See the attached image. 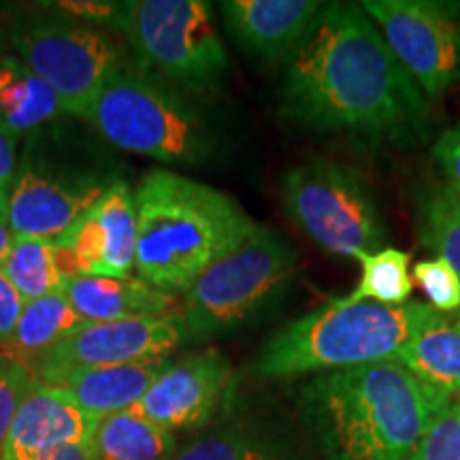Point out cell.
<instances>
[{"label": "cell", "instance_id": "cell-7", "mask_svg": "<svg viewBox=\"0 0 460 460\" xmlns=\"http://www.w3.org/2000/svg\"><path fill=\"white\" fill-rule=\"evenodd\" d=\"M296 269L298 254L290 241L279 230L258 226L181 295L180 315L190 339L241 329L284 295Z\"/></svg>", "mask_w": 460, "mask_h": 460}, {"label": "cell", "instance_id": "cell-25", "mask_svg": "<svg viewBox=\"0 0 460 460\" xmlns=\"http://www.w3.org/2000/svg\"><path fill=\"white\" fill-rule=\"evenodd\" d=\"M0 269L26 301L56 295L65 286L56 258V239L15 237Z\"/></svg>", "mask_w": 460, "mask_h": 460}, {"label": "cell", "instance_id": "cell-26", "mask_svg": "<svg viewBox=\"0 0 460 460\" xmlns=\"http://www.w3.org/2000/svg\"><path fill=\"white\" fill-rule=\"evenodd\" d=\"M172 460H286L261 437L243 429H222L190 441Z\"/></svg>", "mask_w": 460, "mask_h": 460}, {"label": "cell", "instance_id": "cell-28", "mask_svg": "<svg viewBox=\"0 0 460 460\" xmlns=\"http://www.w3.org/2000/svg\"><path fill=\"white\" fill-rule=\"evenodd\" d=\"M410 460H460V401L439 413Z\"/></svg>", "mask_w": 460, "mask_h": 460}, {"label": "cell", "instance_id": "cell-20", "mask_svg": "<svg viewBox=\"0 0 460 460\" xmlns=\"http://www.w3.org/2000/svg\"><path fill=\"white\" fill-rule=\"evenodd\" d=\"M424 386L450 401L460 394V318L450 315L420 332L394 356Z\"/></svg>", "mask_w": 460, "mask_h": 460}, {"label": "cell", "instance_id": "cell-36", "mask_svg": "<svg viewBox=\"0 0 460 460\" xmlns=\"http://www.w3.org/2000/svg\"><path fill=\"white\" fill-rule=\"evenodd\" d=\"M7 34H4V31H0V58H3L4 54H7Z\"/></svg>", "mask_w": 460, "mask_h": 460}, {"label": "cell", "instance_id": "cell-12", "mask_svg": "<svg viewBox=\"0 0 460 460\" xmlns=\"http://www.w3.org/2000/svg\"><path fill=\"white\" fill-rule=\"evenodd\" d=\"M186 339L190 335L180 312L154 318L85 322L34 362L32 373L45 386H60L84 371L163 358Z\"/></svg>", "mask_w": 460, "mask_h": 460}, {"label": "cell", "instance_id": "cell-10", "mask_svg": "<svg viewBox=\"0 0 460 460\" xmlns=\"http://www.w3.org/2000/svg\"><path fill=\"white\" fill-rule=\"evenodd\" d=\"M4 34L15 56L77 119L85 118L109 75L122 62L105 31L48 7L15 15Z\"/></svg>", "mask_w": 460, "mask_h": 460}, {"label": "cell", "instance_id": "cell-16", "mask_svg": "<svg viewBox=\"0 0 460 460\" xmlns=\"http://www.w3.org/2000/svg\"><path fill=\"white\" fill-rule=\"evenodd\" d=\"M96 424L99 418L34 377L17 407L0 460H39L62 446L90 441Z\"/></svg>", "mask_w": 460, "mask_h": 460}, {"label": "cell", "instance_id": "cell-35", "mask_svg": "<svg viewBox=\"0 0 460 460\" xmlns=\"http://www.w3.org/2000/svg\"><path fill=\"white\" fill-rule=\"evenodd\" d=\"M13 241H15V234L9 226L7 211L0 209V264H3L4 258L9 256V250H11V245H13Z\"/></svg>", "mask_w": 460, "mask_h": 460}, {"label": "cell", "instance_id": "cell-27", "mask_svg": "<svg viewBox=\"0 0 460 460\" xmlns=\"http://www.w3.org/2000/svg\"><path fill=\"white\" fill-rule=\"evenodd\" d=\"M413 281L422 288L429 305L439 314L456 315L460 309V275L444 258H427L413 264Z\"/></svg>", "mask_w": 460, "mask_h": 460}, {"label": "cell", "instance_id": "cell-23", "mask_svg": "<svg viewBox=\"0 0 460 460\" xmlns=\"http://www.w3.org/2000/svg\"><path fill=\"white\" fill-rule=\"evenodd\" d=\"M416 224L422 245L450 262L460 275V190L447 180L420 188Z\"/></svg>", "mask_w": 460, "mask_h": 460}, {"label": "cell", "instance_id": "cell-9", "mask_svg": "<svg viewBox=\"0 0 460 460\" xmlns=\"http://www.w3.org/2000/svg\"><path fill=\"white\" fill-rule=\"evenodd\" d=\"M281 203L320 250L358 261L386 247V226L365 180L349 166L315 158L281 177Z\"/></svg>", "mask_w": 460, "mask_h": 460}, {"label": "cell", "instance_id": "cell-4", "mask_svg": "<svg viewBox=\"0 0 460 460\" xmlns=\"http://www.w3.org/2000/svg\"><path fill=\"white\" fill-rule=\"evenodd\" d=\"M122 177L113 147L82 119L62 118L24 137L7 199L15 237L58 239Z\"/></svg>", "mask_w": 460, "mask_h": 460}, {"label": "cell", "instance_id": "cell-14", "mask_svg": "<svg viewBox=\"0 0 460 460\" xmlns=\"http://www.w3.org/2000/svg\"><path fill=\"white\" fill-rule=\"evenodd\" d=\"M233 386V367L217 352L190 354L169 362L130 413L171 433L209 424Z\"/></svg>", "mask_w": 460, "mask_h": 460}, {"label": "cell", "instance_id": "cell-8", "mask_svg": "<svg viewBox=\"0 0 460 460\" xmlns=\"http://www.w3.org/2000/svg\"><path fill=\"white\" fill-rule=\"evenodd\" d=\"M124 37L143 68L190 99H203L226 77L228 54L211 3L128 0Z\"/></svg>", "mask_w": 460, "mask_h": 460}, {"label": "cell", "instance_id": "cell-19", "mask_svg": "<svg viewBox=\"0 0 460 460\" xmlns=\"http://www.w3.org/2000/svg\"><path fill=\"white\" fill-rule=\"evenodd\" d=\"M71 118L62 101L15 54L0 58V124L28 137L56 119Z\"/></svg>", "mask_w": 460, "mask_h": 460}, {"label": "cell", "instance_id": "cell-21", "mask_svg": "<svg viewBox=\"0 0 460 460\" xmlns=\"http://www.w3.org/2000/svg\"><path fill=\"white\" fill-rule=\"evenodd\" d=\"M85 322L75 314L62 292L26 301L13 335L3 345L9 358L24 362L32 369L34 362L48 354L54 345L77 331Z\"/></svg>", "mask_w": 460, "mask_h": 460}, {"label": "cell", "instance_id": "cell-6", "mask_svg": "<svg viewBox=\"0 0 460 460\" xmlns=\"http://www.w3.org/2000/svg\"><path fill=\"white\" fill-rule=\"evenodd\" d=\"M82 122L113 149L175 166L207 164L220 146L194 99L139 62L113 68Z\"/></svg>", "mask_w": 460, "mask_h": 460}, {"label": "cell", "instance_id": "cell-13", "mask_svg": "<svg viewBox=\"0 0 460 460\" xmlns=\"http://www.w3.org/2000/svg\"><path fill=\"white\" fill-rule=\"evenodd\" d=\"M137 250L135 188L119 180L88 214L56 239L65 279L79 275L132 278Z\"/></svg>", "mask_w": 460, "mask_h": 460}, {"label": "cell", "instance_id": "cell-30", "mask_svg": "<svg viewBox=\"0 0 460 460\" xmlns=\"http://www.w3.org/2000/svg\"><path fill=\"white\" fill-rule=\"evenodd\" d=\"M41 4L88 26L101 28V31L111 28V31L124 34L126 22H128V0L126 3H115V0H60V3Z\"/></svg>", "mask_w": 460, "mask_h": 460}, {"label": "cell", "instance_id": "cell-15", "mask_svg": "<svg viewBox=\"0 0 460 460\" xmlns=\"http://www.w3.org/2000/svg\"><path fill=\"white\" fill-rule=\"evenodd\" d=\"M324 7L318 0H224L220 13L247 56L269 66H288L312 39Z\"/></svg>", "mask_w": 460, "mask_h": 460}, {"label": "cell", "instance_id": "cell-29", "mask_svg": "<svg viewBox=\"0 0 460 460\" xmlns=\"http://www.w3.org/2000/svg\"><path fill=\"white\" fill-rule=\"evenodd\" d=\"M32 382L34 373L31 367L9 356H0V454H3L17 407Z\"/></svg>", "mask_w": 460, "mask_h": 460}, {"label": "cell", "instance_id": "cell-31", "mask_svg": "<svg viewBox=\"0 0 460 460\" xmlns=\"http://www.w3.org/2000/svg\"><path fill=\"white\" fill-rule=\"evenodd\" d=\"M24 305L26 298L0 269V345L7 343L13 335L20 315L24 312Z\"/></svg>", "mask_w": 460, "mask_h": 460}, {"label": "cell", "instance_id": "cell-18", "mask_svg": "<svg viewBox=\"0 0 460 460\" xmlns=\"http://www.w3.org/2000/svg\"><path fill=\"white\" fill-rule=\"evenodd\" d=\"M169 356H163V358L101 367V369L77 373L60 386L51 388H56L79 410L101 420L135 407L152 388L160 373L169 367Z\"/></svg>", "mask_w": 460, "mask_h": 460}, {"label": "cell", "instance_id": "cell-34", "mask_svg": "<svg viewBox=\"0 0 460 460\" xmlns=\"http://www.w3.org/2000/svg\"><path fill=\"white\" fill-rule=\"evenodd\" d=\"M39 460H96L94 447L90 441H79V444H68L58 447V450L45 454Z\"/></svg>", "mask_w": 460, "mask_h": 460}, {"label": "cell", "instance_id": "cell-22", "mask_svg": "<svg viewBox=\"0 0 460 460\" xmlns=\"http://www.w3.org/2000/svg\"><path fill=\"white\" fill-rule=\"evenodd\" d=\"M96 460H172L175 433L130 411L101 418L92 435Z\"/></svg>", "mask_w": 460, "mask_h": 460}, {"label": "cell", "instance_id": "cell-11", "mask_svg": "<svg viewBox=\"0 0 460 460\" xmlns=\"http://www.w3.org/2000/svg\"><path fill=\"white\" fill-rule=\"evenodd\" d=\"M360 7L427 99L460 84L458 7L430 0H365Z\"/></svg>", "mask_w": 460, "mask_h": 460}, {"label": "cell", "instance_id": "cell-5", "mask_svg": "<svg viewBox=\"0 0 460 460\" xmlns=\"http://www.w3.org/2000/svg\"><path fill=\"white\" fill-rule=\"evenodd\" d=\"M447 318L429 303L343 305L331 298L275 332L252 369L261 377L290 379L394 360L402 345Z\"/></svg>", "mask_w": 460, "mask_h": 460}, {"label": "cell", "instance_id": "cell-1", "mask_svg": "<svg viewBox=\"0 0 460 460\" xmlns=\"http://www.w3.org/2000/svg\"><path fill=\"white\" fill-rule=\"evenodd\" d=\"M279 113L320 135L401 143L427 128L429 102L365 9L332 3L286 66Z\"/></svg>", "mask_w": 460, "mask_h": 460}, {"label": "cell", "instance_id": "cell-33", "mask_svg": "<svg viewBox=\"0 0 460 460\" xmlns=\"http://www.w3.org/2000/svg\"><path fill=\"white\" fill-rule=\"evenodd\" d=\"M17 154H20V137L0 124V209L7 211V199L13 183Z\"/></svg>", "mask_w": 460, "mask_h": 460}, {"label": "cell", "instance_id": "cell-32", "mask_svg": "<svg viewBox=\"0 0 460 460\" xmlns=\"http://www.w3.org/2000/svg\"><path fill=\"white\" fill-rule=\"evenodd\" d=\"M433 156L439 169L446 172L447 181L460 190V124L452 126L437 137Z\"/></svg>", "mask_w": 460, "mask_h": 460}, {"label": "cell", "instance_id": "cell-3", "mask_svg": "<svg viewBox=\"0 0 460 460\" xmlns=\"http://www.w3.org/2000/svg\"><path fill=\"white\" fill-rule=\"evenodd\" d=\"M135 211L137 278L172 296L261 226L230 194L169 169L141 177Z\"/></svg>", "mask_w": 460, "mask_h": 460}, {"label": "cell", "instance_id": "cell-2", "mask_svg": "<svg viewBox=\"0 0 460 460\" xmlns=\"http://www.w3.org/2000/svg\"><path fill=\"white\" fill-rule=\"evenodd\" d=\"M447 405L396 360L322 373L301 390L326 460H410Z\"/></svg>", "mask_w": 460, "mask_h": 460}, {"label": "cell", "instance_id": "cell-24", "mask_svg": "<svg viewBox=\"0 0 460 460\" xmlns=\"http://www.w3.org/2000/svg\"><path fill=\"white\" fill-rule=\"evenodd\" d=\"M362 275L358 286L348 295L337 296L343 305L377 303L405 305L411 301L413 279L410 278V254L396 247H384L376 254L358 258Z\"/></svg>", "mask_w": 460, "mask_h": 460}, {"label": "cell", "instance_id": "cell-17", "mask_svg": "<svg viewBox=\"0 0 460 460\" xmlns=\"http://www.w3.org/2000/svg\"><path fill=\"white\" fill-rule=\"evenodd\" d=\"M62 295L84 322L154 318L180 312L175 296L139 278L79 275L65 279Z\"/></svg>", "mask_w": 460, "mask_h": 460}]
</instances>
